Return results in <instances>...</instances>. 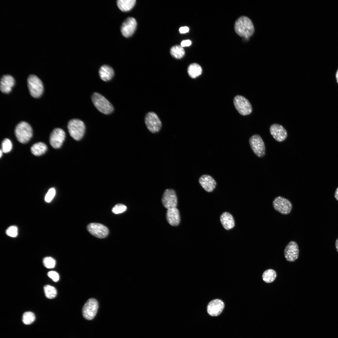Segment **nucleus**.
I'll list each match as a JSON object with an SVG mask.
<instances>
[{
	"mask_svg": "<svg viewBox=\"0 0 338 338\" xmlns=\"http://www.w3.org/2000/svg\"><path fill=\"white\" fill-rule=\"evenodd\" d=\"M48 275L54 282L58 281L59 279L58 274L55 271H50L48 272Z\"/></svg>",
	"mask_w": 338,
	"mask_h": 338,
	"instance_id": "f704fd0d",
	"label": "nucleus"
},
{
	"mask_svg": "<svg viewBox=\"0 0 338 338\" xmlns=\"http://www.w3.org/2000/svg\"><path fill=\"white\" fill-rule=\"evenodd\" d=\"M136 3L135 0H118L116 3L120 10L123 12H127L133 8Z\"/></svg>",
	"mask_w": 338,
	"mask_h": 338,
	"instance_id": "b1692460",
	"label": "nucleus"
},
{
	"mask_svg": "<svg viewBox=\"0 0 338 338\" xmlns=\"http://www.w3.org/2000/svg\"><path fill=\"white\" fill-rule=\"evenodd\" d=\"M269 131L273 137L277 141L282 142L287 138V132L281 125L278 124L272 125L270 127Z\"/></svg>",
	"mask_w": 338,
	"mask_h": 338,
	"instance_id": "dca6fc26",
	"label": "nucleus"
},
{
	"mask_svg": "<svg viewBox=\"0 0 338 338\" xmlns=\"http://www.w3.org/2000/svg\"><path fill=\"white\" fill-rule=\"evenodd\" d=\"M198 182L202 187L207 192H211L215 188L217 183L210 175L204 174L199 178Z\"/></svg>",
	"mask_w": 338,
	"mask_h": 338,
	"instance_id": "a211bd4d",
	"label": "nucleus"
},
{
	"mask_svg": "<svg viewBox=\"0 0 338 338\" xmlns=\"http://www.w3.org/2000/svg\"><path fill=\"white\" fill-rule=\"evenodd\" d=\"M166 218L168 223L172 226L178 225L180 221L179 211L176 208L168 209L166 213Z\"/></svg>",
	"mask_w": 338,
	"mask_h": 338,
	"instance_id": "aec40b11",
	"label": "nucleus"
},
{
	"mask_svg": "<svg viewBox=\"0 0 338 338\" xmlns=\"http://www.w3.org/2000/svg\"><path fill=\"white\" fill-rule=\"evenodd\" d=\"M99 307L97 301L94 298L89 299L85 303L82 309L84 317L88 320H92L95 316Z\"/></svg>",
	"mask_w": 338,
	"mask_h": 338,
	"instance_id": "1a4fd4ad",
	"label": "nucleus"
},
{
	"mask_svg": "<svg viewBox=\"0 0 338 338\" xmlns=\"http://www.w3.org/2000/svg\"><path fill=\"white\" fill-rule=\"evenodd\" d=\"M284 257L287 261L293 262L296 260L299 254V249L296 242L291 241L287 245L284 250Z\"/></svg>",
	"mask_w": 338,
	"mask_h": 338,
	"instance_id": "4468645a",
	"label": "nucleus"
},
{
	"mask_svg": "<svg viewBox=\"0 0 338 338\" xmlns=\"http://www.w3.org/2000/svg\"><path fill=\"white\" fill-rule=\"evenodd\" d=\"M336 78L337 80V82L338 83V69L337 70L336 74Z\"/></svg>",
	"mask_w": 338,
	"mask_h": 338,
	"instance_id": "ea45409f",
	"label": "nucleus"
},
{
	"mask_svg": "<svg viewBox=\"0 0 338 338\" xmlns=\"http://www.w3.org/2000/svg\"><path fill=\"white\" fill-rule=\"evenodd\" d=\"M189 31V28L187 26L182 27L180 28L179 31L181 33H184L188 32Z\"/></svg>",
	"mask_w": 338,
	"mask_h": 338,
	"instance_id": "e433bc0d",
	"label": "nucleus"
},
{
	"mask_svg": "<svg viewBox=\"0 0 338 338\" xmlns=\"http://www.w3.org/2000/svg\"><path fill=\"white\" fill-rule=\"evenodd\" d=\"M220 221L224 228L227 230L232 228L235 226V222L232 215L229 213H223L220 217Z\"/></svg>",
	"mask_w": 338,
	"mask_h": 338,
	"instance_id": "4be33fe9",
	"label": "nucleus"
},
{
	"mask_svg": "<svg viewBox=\"0 0 338 338\" xmlns=\"http://www.w3.org/2000/svg\"><path fill=\"white\" fill-rule=\"evenodd\" d=\"M91 99L95 106L101 113L109 114L113 111L114 108L112 104L101 95L94 93L92 95Z\"/></svg>",
	"mask_w": 338,
	"mask_h": 338,
	"instance_id": "20e7f679",
	"label": "nucleus"
},
{
	"mask_svg": "<svg viewBox=\"0 0 338 338\" xmlns=\"http://www.w3.org/2000/svg\"><path fill=\"white\" fill-rule=\"evenodd\" d=\"M55 193L56 191L54 188L50 189L45 196V201L48 202H50L54 197Z\"/></svg>",
	"mask_w": 338,
	"mask_h": 338,
	"instance_id": "72a5a7b5",
	"label": "nucleus"
},
{
	"mask_svg": "<svg viewBox=\"0 0 338 338\" xmlns=\"http://www.w3.org/2000/svg\"><path fill=\"white\" fill-rule=\"evenodd\" d=\"M34 314L30 311L24 312L22 316V321L25 325H29L32 324L35 320Z\"/></svg>",
	"mask_w": 338,
	"mask_h": 338,
	"instance_id": "c85d7f7f",
	"label": "nucleus"
},
{
	"mask_svg": "<svg viewBox=\"0 0 338 338\" xmlns=\"http://www.w3.org/2000/svg\"><path fill=\"white\" fill-rule=\"evenodd\" d=\"M161 201L163 206L167 209L176 208L177 200L175 191L171 189L166 190L163 194Z\"/></svg>",
	"mask_w": 338,
	"mask_h": 338,
	"instance_id": "9b49d317",
	"label": "nucleus"
},
{
	"mask_svg": "<svg viewBox=\"0 0 338 338\" xmlns=\"http://www.w3.org/2000/svg\"><path fill=\"white\" fill-rule=\"evenodd\" d=\"M28 88L31 95L34 98L39 97L44 91V86L41 80L36 75H30L27 79Z\"/></svg>",
	"mask_w": 338,
	"mask_h": 338,
	"instance_id": "39448f33",
	"label": "nucleus"
},
{
	"mask_svg": "<svg viewBox=\"0 0 338 338\" xmlns=\"http://www.w3.org/2000/svg\"><path fill=\"white\" fill-rule=\"evenodd\" d=\"M170 53L174 58L180 59L182 58L185 54V51L183 48L181 46L175 45L171 48L170 49Z\"/></svg>",
	"mask_w": 338,
	"mask_h": 338,
	"instance_id": "bb28decb",
	"label": "nucleus"
},
{
	"mask_svg": "<svg viewBox=\"0 0 338 338\" xmlns=\"http://www.w3.org/2000/svg\"><path fill=\"white\" fill-rule=\"evenodd\" d=\"M235 107L238 112L241 115H245L250 114L252 112V107L248 100L243 96L238 95L233 100Z\"/></svg>",
	"mask_w": 338,
	"mask_h": 338,
	"instance_id": "6e6552de",
	"label": "nucleus"
},
{
	"mask_svg": "<svg viewBox=\"0 0 338 338\" xmlns=\"http://www.w3.org/2000/svg\"><path fill=\"white\" fill-rule=\"evenodd\" d=\"M7 234L12 237H16L18 234V229L15 226H11L6 231Z\"/></svg>",
	"mask_w": 338,
	"mask_h": 338,
	"instance_id": "473e14b6",
	"label": "nucleus"
},
{
	"mask_svg": "<svg viewBox=\"0 0 338 338\" xmlns=\"http://www.w3.org/2000/svg\"><path fill=\"white\" fill-rule=\"evenodd\" d=\"M12 144L11 141L8 138L4 139L1 144V149L3 152L8 153L12 150Z\"/></svg>",
	"mask_w": 338,
	"mask_h": 338,
	"instance_id": "c756f323",
	"label": "nucleus"
},
{
	"mask_svg": "<svg viewBox=\"0 0 338 338\" xmlns=\"http://www.w3.org/2000/svg\"><path fill=\"white\" fill-rule=\"evenodd\" d=\"M187 72L188 75L191 78H195L201 74L202 69L199 65L194 63L189 66L187 69Z\"/></svg>",
	"mask_w": 338,
	"mask_h": 338,
	"instance_id": "393cba45",
	"label": "nucleus"
},
{
	"mask_svg": "<svg viewBox=\"0 0 338 338\" xmlns=\"http://www.w3.org/2000/svg\"><path fill=\"white\" fill-rule=\"evenodd\" d=\"M44 289L45 295L47 298L52 299L56 296L57 290L54 287L47 285L44 286Z\"/></svg>",
	"mask_w": 338,
	"mask_h": 338,
	"instance_id": "cd10ccee",
	"label": "nucleus"
},
{
	"mask_svg": "<svg viewBox=\"0 0 338 338\" xmlns=\"http://www.w3.org/2000/svg\"><path fill=\"white\" fill-rule=\"evenodd\" d=\"M15 83L14 79L11 75L8 74L3 75L0 81L1 91L4 93H10L14 86Z\"/></svg>",
	"mask_w": 338,
	"mask_h": 338,
	"instance_id": "6ab92c4d",
	"label": "nucleus"
},
{
	"mask_svg": "<svg viewBox=\"0 0 338 338\" xmlns=\"http://www.w3.org/2000/svg\"><path fill=\"white\" fill-rule=\"evenodd\" d=\"M276 272L271 269L265 270L262 274V279L266 283H270L274 281L276 277Z\"/></svg>",
	"mask_w": 338,
	"mask_h": 338,
	"instance_id": "a878e982",
	"label": "nucleus"
},
{
	"mask_svg": "<svg viewBox=\"0 0 338 338\" xmlns=\"http://www.w3.org/2000/svg\"><path fill=\"white\" fill-rule=\"evenodd\" d=\"M335 245L336 250L338 252V238L336 239L335 241Z\"/></svg>",
	"mask_w": 338,
	"mask_h": 338,
	"instance_id": "58836bf2",
	"label": "nucleus"
},
{
	"mask_svg": "<svg viewBox=\"0 0 338 338\" xmlns=\"http://www.w3.org/2000/svg\"><path fill=\"white\" fill-rule=\"evenodd\" d=\"M224 307V303L222 300L218 299H214L208 304L207 307V312L211 316H217L222 313Z\"/></svg>",
	"mask_w": 338,
	"mask_h": 338,
	"instance_id": "f3484780",
	"label": "nucleus"
},
{
	"mask_svg": "<svg viewBox=\"0 0 338 338\" xmlns=\"http://www.w3.org/2000/svg\"><path fill=\"white\" fill-rule=\"evenodd\" d=\"M137 26L136 19L133 17L127 18L122 23L120 30L122 35L125 37L131 36L134 33Z\"/></svg>",
	"mask_w": 338,
	"mask_h": 338,
	"instance_id": "2eb2a0df",
	"label": "nucleus"
},
{
	"mask_svg": "<svg viewBox=\"0 0 338 338\" xmlns=\"http://www.w3.org/2000/svg\"><path fill=\"white\" fill-rule=\"evenodd\" d=\"M234 28L236 33L240 36L249 38L255 32V27L252 20L248 17L243 16L236 21Z\"/></svg>",
	"mask_w": 338,
	"mask_h": 338,
	"instance_id": "f257e3e1",
	"label": "nucleus"
},
{
	"mask_svg": "<svg viewBox=\"0 0 338 338\" xmlns=\"http://www.w3.org/2000/svg\"><path fill=\"white\" fill-rule=\"evenodd\" d=\"M43 263L44 266L49 269L54 268L56 264L55 260L53 258L50 257L44 258L43 260Z\"/></svg>",
	"mask_w": 338,
	"mask_h": 338,
	"instance_id": "7c9ffc66",
	"label": "nucleus"
},
{
	"mask_svg": "<svg viewBox=\"0 0 338 338\" xmlns=\"http://www.w3.org/2000/svg\"><path fill=\"white\" fill-rule=\"evenodd\" d=\"M47 150L46 145L43 142H38L33 144L31 147L32 153L35 156H40L44 154Z\"/></svg>",
	"mask_w": 338,
	"mask_h": 338,
	"instance_id": "5701e85b",
	"label": "nucleus"
},
{
	"mask_svg": "<svg viewBox=\"0 0 338 338\" xmlns=\"http://www.w3.org/2000/svg\"><path fill=\"white\" fill-rule=\"evenodd\" d=\"M3 152H2V151L1 150H0V157H1L2 156Z\"/></svg>",
	"mask_w": 338,
	"mask_h": 338,
	"instance_id": "a19ab883",
	"label": "nucleus"
},
{
	"mask_svg": "<svg viewBox=\"0 0 338 338\" xmlns=\"http://www.w3.org/2000/svg\"><path fill=\"white\" fill-rule=\"evenodd\" d=\"M88 231L95 237L100 238H104L107 236L109 233L108 228L101 224L91 223L87 227Z\"/></svg>",
	"mask_w": 338,
	"mask_h": 338,
	"instance_id": "ddd939ff",
	"label": "nucleus"
},
{
	"mask_svg": "<svg viewBox=\"0 0 338 338\" xmlns=\"http://www.w3.org/2000/svg\"><path fill=\"white\" fill-rule=\"evenodd\" d=\"M99 74L101 79L105 81H107L113 78L114 72L113 68L110 66L104 65L100 67Z\"/></svg>",
	"mask_w": 338,
	"mask_h": 338,
	"instance_id": "412c9836",
	"label": "nucleus"
},
{
	"mask_svg": "<svg viewBox=\"0 0 338 338\" xmlns=\"http://www.w3.org/2000/svg\"><path fill=\"white\" fill-rule=\"evenodd\" d=\"M126 209L127 207L125 205L121 204H118L112 208V211L113 213L118 214L124 212Z\"/></svg>",
	"mask_w": 338,
	"mask_h": 338,
	"instance_id": "2f4dec72",
	"label": "nucleus"
},
{
	"mask_svg": "<svg viewBox=\"0 0 338 338\" xmlns=\"http://www.w3.org/2000/svg\"><path fill=\"white\" fill-rule=\"evenodd\" d=\"M65 133L60 128H55L51 132L49 137V143L54 148H60L64 141Z\"/></svg>",
	"mask_w": 338,
	"mask_h": 338,
	"instance_id": "f8f14e48",
	"label": "nucleus"
},
{
	"mask_svg": "<svg viewBox=\"0 0 338 338\" xmlns=\"http://www.w3.org/2000/svg\"><path fill=\"white\" fill-rule=\"evenodd\" d=\"M250 147L254 153L258 157H263L265 154V146L264 142L260 136L254 134L249 140Z\"/></svg>",
	"mask_w": 338,
	"mask_h": 338,
	"instance_id": "423d86ee",
	"label": "nucleus"
},
{
	"mask_svg": "<svg viewBox=\"0 0 338 338\" xmlns=\"http://www.w3.org/2000/svg\"><path fill=\"white\" fill-rule=\"evenodd\" d=\"M272 204L274 209L283 215L289 214L292 208L291 202L288 199L281 196L275 197L273 200Z\"/></svg>",
	"mask_w": 338,
	"mask_h": 338,
	"instance_id": "0eeeda50",
	"label": "nucleus"
},
{
	"mask_svg": "<svg viewBox=\"0 0 338 338\" xmlns=\"http://www.w3.org/2000/svg\"><path fill=\"white\" fill-rule=\"evenodd\" d=\"M145 122L148 129L152 133L159 132L161 127L160 120L157 115L153 112H149L146 115Z\"/></svg>",
	"mask_w": 338,
	"mask_h": 338,
	"instance_id": "9d476101",
	"label": "nucleus"
},
{
	"mask_svg": "<svg viewBox=\"0 0 338 338\" xmlns=\"http://www.w3.org/2000/svg\"><path fill=\"white\" fill-rule=\"evenodd\" d=\"M67 127L69 135L74 140L79 141L83 137L85 128L82 121L77 119H71L68 122Z\"/></svg>",
	"mask_w": 338,
	"mask_h": 338,
	"instance_id": "7ed1b4c3",
	"label": "nucleus"
},
{
	"mask_svg": "<svg viewBox=\"0 0 338 338\" xmlns=\"http://www.w3.org/2000/svg\"><path fill=\"white\" fill-rule=\"evenodd\" d=\"M335 199L338 201V187L335 190Z\"/></svg>",
	"mask_w": 338,
	"mask_h": 338,
	"instance_id": "4c0bfd02",
	"label": "nucleus"
},
{
	"mask_svg": "<svg viewBox=\"0 0 338 338\" xmlns=\"http://www.w3.org/2000/svg\"><path fill=\"white\" fill-rule=\"evenodd\" d=\"M15 134L19 142L25 144L28 142L32 136V129L30 125L27 122L21 121L16 126Z\"/></svg>",
	"mask_w": 338,
	"mask_h": 338,
	"instance_id": "f03ea898",
	"label": "nucleus"
},
{
	"mask_svg": "<svg viewBox=\"0 0 338 338\" xmlns=\"http://www.w3.org/2000/svg\"><path fill=\"white\" fill-rule=\"evenodd\" d=\"M191 43L192 42L190 40H186L182 41L181 43V46L183 47L189 46L191 45Z\"/></svg>",
	"mask_w": 338,
	"mask_h": 338,
	"instance_id": "c9c22d12",
	"label": "nucleus"
}]
</instances>
